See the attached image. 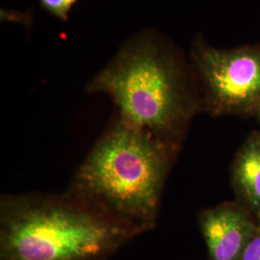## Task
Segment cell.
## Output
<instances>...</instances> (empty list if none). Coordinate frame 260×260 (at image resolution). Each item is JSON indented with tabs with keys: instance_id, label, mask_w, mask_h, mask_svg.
<instances>
[{
	"instance_id": "obj_1",
	"label": "cell",
	"mask_w": 260,
	"mask_h": 260,
	"mask_svg": "<svg viewBox=\"0 0 260 260\" xmlns=\"http://www.w3.org/2000/svg\"><path fill=\"white\" fill-rule=\"evenodd\" d=\"M138 235L68 192L0 200V260H107Z\"/></svg>"
},
{
	"instance_id": "obj_2",
	"label": "cell",
	"mask_w": 260,
	"mask_h": 260,
	"mask_svg": "<svg viewBox=\"0 0 260 260\" xmlns=\"http://www.w3.org/2000/svg\"><path fill=\"white\" fill-rule=\"evenodd\" d=\"M173 146L120 118L75 172L68 193L137 230L151 231Z\"/></svg>"
},
{
	"instance_id": "obj_3",
	"label": "cell",
	"mask_w": 260,
	"mask_h": 260,
	"mask_svg": "<svg viewBox=\"0 0 260 260\" xmlns=\"http://www.w3.org/2000/svg\"><path fill=\"white\" fill-rule=\"evenodd\" d=\"M86 91L107 94L120 119L171 146L199 107L181 55L150 32L130 39Z\"/></svg>"
},
{
	"instance_id": "obj_4",
	"label": "cell",
	"mask_w": 260,
	"mask_h": 260,
	"mask_svg": "<svg viewBox=\"0 0 260 260\" xmlns=\"http://www.w3.org/2000/svg\"><path fill=\"white\" fill-rule=\"evenodd\" d=\"M191 59L212 114L256 112L260 105V45L219 49L197 38Z\"/></svg>"
},
{
	"instance_id": "obj_5",
	"label": "cell",
	"mask_w": 260,
	"mask_h": 260,
	"mask_svg": "<svg viewBox=\"0 0 260 260\" xmlns=\"http://www.w3.org/2000/svg\"><path fill=\"white\" fill-rule=\"evenodd\" d=\"M258 223L244 206L224 203L199 215L209 260H240Z\"/></svg>"
},
{
	"instance_id": "obj_6",
	"label": "cell",
	"mask_w": 260,
	"mask_h": 260,
	"mask_svg": "<svg viewBox=\"0 0 260 260\" xmlns=\"http://www.w3.org/2000/svg\"><path fill=\"white\" fill-rule=\"evenodd\" d=\"M233 183L245 207L260 223V133L253 132L238 150L233 165Z\"/></svg>"
},
{
	"instance_id": "obj_7",
	"label": "cell",
	"mask_w": 260,
	"mask_h": 260,
	"mask_svg": "<svg viewBox=\"0 0 260 260\" xmlns=\"http://www.w3.org/2000/svg\"><path fill=\"white\" fill-rule=\"evenodd\" d=\"M78 0H39L43 9L62 21L69 19V14Z\"/></svg>"
},
{
	"instance_id": "obj_8",
	"label": "cell",
	"mask_w": 260,
	"mask_h": 260,
	"mask_svg": "<svg viewBox=\"0 0 260 260\" xmlns=\"http://www.w3.org/2000/svg\"><path fill=\"white\" fill-rule=\"evenodd\" d=\"M240 260H260V223L242 254Z\"/></svg>"
},
{
	"instance_id": "obj_9",
	"label": "cell",
	"mask_w": 260,
	"mask_h": 260,
	"mask_svg": "<svg viewBox=\"0 0 260 260\" xmlns=\"http://www.w3.org/2000/svg\"><path fill=\"white\" fill-rule=\"evenodd\" d=\"M255 114L257 115V117H258V120L260 121V105L258 106V108H257L256 112H255Z\"/></svg>"
}]
</instances>
